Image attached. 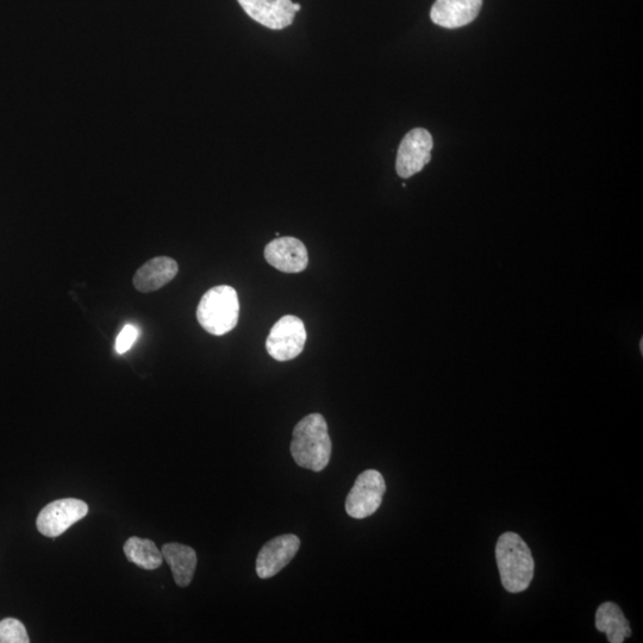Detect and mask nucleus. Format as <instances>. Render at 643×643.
Wrapping results in <instances>:
<instances>
[{"label": "nucleus", "instance_id": "8", "mask_svg": "<svg viewBox=\"0 0 643 643\" xmlns=\"http://www.w3.org/2000/svg\"><path fill=\"white\" fill-rule=\"evenodd\" d=\"M301 547V540L292 534L280 535L265 543L257 559V573L261 579H268L284 570Z\"/></svg>", "mask_w": 643, "mask_h": 643}, {"label": "nucleus", "instance_id": "12", "mask_svg": "<svg viewBox=\"0 0 643 643\" xmlns=\"http://www.w3.org/2000/svg\"><path fill=\"white\" fill-rule=\"evenodd\" d=\"M179 267L176 260L167 257L154 258L136 272L133 283L137 291H158L176 278Z\"/></svg>", "mask_w": 643, "mask_h": 643}, {"label": "nucleus", "instance_id": "13", "mask_svg": "<svg viewBox=\"0 0 643 643\" xmlns=\"http://www.w3.org/2000/svg\"><path fill=\"white\" fill-rule=\"evenodd\" d=\"M162 555L170 565L174 580L180 588H186L192 582L197 567V554L189 546L180 543H167L162 547Z\"/></svg>", "mask_w": 643, "mask_h": 643}, {"label": "nucleus", "instance_id": "18", "mask_svg": "<svg viewBox=\"0 0 643 643\" xmlns=\"http://www.w3.org/2000/svg\"><path fill=\"white\" fill-rule=\"evenodd\" d=\"M301 9H302V6L299 5L298 3L293 4V10H295L296 12L301 11Z\"/></svg>", "mask_w": 643, "mask_h": 643}, {"label": "nucleus", "instance_id": "6", "mask_svg": "<svg viewBox=\"0 0 643 643\" xmlns=\"http://www.w3.org/2000/svg\"><path fill=\"white\" fill-rule=\"evenodd\" d=\"M433 137L423 128L412 129L399 145L396 171L399 177L408 179L420 173L432 160Z\"/></svg>", "mask_w": 643, "mask_h": 643}, {"label": "nucleus", "instance_id": "1", "mask_svg": "<svg viewBox=\"0 0 643 643\" xmlns=\"http://www.w3.org/2000/svg\"><path fill=\"white\" fill-rule=\"evenodd\" d=\"M332 448L328 424L321 414L304 417L293 429L291 454L298 466L323 471L332 457Z\"/></svg>", "mask_w": 643, "mask_h": 643}, {"label": "nucleus", "instance_id": "9", "mask_svg": "<svg viewBox=\"0 0 643 643\" xmlns=\"http://www.w3.org/2000/svg\"><path fill=\"white\" fill-rule=\"evenodd\" d=\"M265 259L276 270L284 273H301L308 267V249L296 237H278L265 248Z\"/></svg>", "mask_w": 643, "mask_h": 643}, {"label": "nucleus", "instance_id": "2", "mask_svg": "<svg viewBox=\"0 0 643 643\" xmlns=\"http://www.w3.org/2000/svg\"><path fill=\"white\" fill-rule=\"evenodd\" d=\"M496 560L505 590L520 593L529 588L534 578L535 563L532 551L520 535L509 532L498 539Z\"/></svg>", "mask_w": 643, "mask_h": 643}, {"label": "nucleus", "instance_id": "3", "mask_svg": "<svg viewBox=\"0 0 643 643\" xmlns=\"http://www.w3.org/2000/svg\"><path fill=\"white\" fill-rule=\"evenodd\" d=\"M239 296L232 286L212 287L199 302L197 320L205 332L211 335H226L239 322Z\"/></svg>", "mask_w": 643, "mask_h": 643}, {"label": "nucleus", "instance_id": "7", "mask_svg": "<svg viewBox=\"0 0 643 643\" xmlns=\"http://www.w3.org/2000/svg\"><path fill=\"white\" fill-rule=\"evenodd\" d=\"M89 513V505L76 498L59 499L43 508L36 526L42 535L56 538Z\"/></svg>", "mask_w": 643, "mask_h": 643}, {"label": "nucleus", "instance_id": "15", "mask_svg": "<svg viewBox=\"0 0 643 643\" xmlns=\"http://www.w3.org/2000/svg\"><path fill=\"white\" fill-rule=\"evenodd\" d=\"M124 553L130 561L143 570H156L164 563V555L151 540L130 538L124 545Z\"/></svg>", "mask_w": 643, "mask_h": 643}, {"label": "nucleus", "instance_id": "10", "mask_svg": "<svg viewBox=\"0 0 643 643\" xmlns=\"http://www.w3.org/2000/svg\"><path fill=\"white\" fill-rule=\"evenodd\" d=\"M246 14L268 29L283 30L295 21L291 0H237Z\"/></svg>", "mask_w": 643, "mask_h": 643}, {"label": "nucleus", "instance_id": "4", "mask_svg": "<svg viewBox=\"0 0 643 643\" xmlns=\"http://www.w3.org/2000/svg\"><path fill=\"white\" fill-rule=\"evenodd\" d=\"M307 342V330L301 318L287 315L274 324L266 340L268 354L277 361L296 359Z\"/></svg>", "mask_w": 643, "mask_h": 643}, {"label": "nucleus", "instance_id": "14", "mask_svg": "<svg viewBox=\"0 0 643 643\" xmlns=\"http://www.w3.org/2000/svg\"><path fill=\"white\" fill-rule=\"evenodd\" d=\"M598 632L607 634L610 643H622L632 636L629 622L617 604L607 602L598 608L596 613Z\"/></svg>", "mask_w": 643, "mask_h": 643}, {"label": "nucleus", "instance_id": "17", "mask_svg": "<svg viewBox=\"0 0 643 643\" xmlns=\"http://www.w3.org/2000/svg\"><path fill=\"white\" fill-rule=\"evenodd\" d=\"M139 336V330L131 324H127L126 327L122 329L120 335H118L116 340V351L118 354H124L129 351L131 347L134 346V343Z\"/></svg>", "mask_w": 643, "mask_h": 643}, {"label": "nucleus", "instance_id": "11", "mask_svg": "<svg viewBox=\"0 0 643 643\" xmlns=\"http://www.w3.org/2000/svg\"><path fill=\"white\" fill-rule=\"evenodd\" d=\"M482 6L483 0H436L430 18L436 26L457 29L476 20Z\"/></svg>", "mask_w": 643, "mask_h": 643}, {"label": "nucleus", "instance_id": "5", "mask_svg": "<svg viewBox=\"0 0 643 643\" xmlns=\"http://www.w3.org/2000/svg\"><path fill=\"white\" fill-rule=\"evenodd\" d=\"M385 491L386 484L382 473L376 470L362 472L348 493L347 514L357 520L372 516L382 505Z\"/></svg>", "mask_w": 643, "mask_h": 643}, {"label": "nucleus", "instance_id": "16", "mask_svg": "<svg viewBox=\"0 0 643 643\" xmlns=\"http://www.w3.org/2000/svg\"><path fill=\"white\" fill-rule=\"evenodd\" d=\"M26 627L16 618L0 621V643H29Z\"/></svg>", "mask_w": 643, "mask_h": 643}]
</instances>
